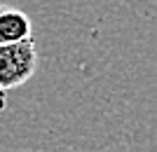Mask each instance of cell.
<instances>
[{
  "mask_svg": "<svg viewBox=\"0 0 157 152\" xmlns=\"http://www.w3.org/2000/svg\"><path fill=\"white\" fill-rule=\"evenodd\" d=\"M40 63L35 40L0 45V91L19 89L35 75Z\"/></svg>",
  "mask_w": 157,
  "mask_h": 152,
  "instance_id": "6da1fadb",
  "label": "cell"
},
{
  "mask_svg": "<svg viewBox=\"0 0 157 152\" xmlns=\"http://www.w3.org/2000/svg\"><path fill=\"white\" fill-rule=\"evenodd\" d=\"M33 40V21L17 7L0 5V45H17Z\"/></svg>",
  "mask_w": 157,
  "mask_h": 152,
  "instance_id": "7a4b0ae2",
  "label": "cell"
}]
</instances>
